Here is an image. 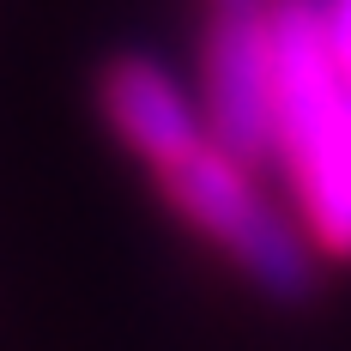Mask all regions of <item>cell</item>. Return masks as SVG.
<instances>
[{"instance_id":"1","label":"cell","mask_w":351,"mask_h":351,"mask_svg":"<svg viewBox=\"0 0 351 351\" xmlns=\"http://www.w3.org/2000/svg\"><path fill=\"white\" fill-rule=\"evenodd\" d=\"M158 194L170 200V212L212 243L237 273H243L261 297L273 303H303L321 279V248L303 230L297 206H279L273 188L261 182V170L206 140L200 152H188L182 164L158 176Z\"/></svg>"},{"instance_id":"2","label":"cell","mask_w":351,"mask_h":351,"mask_svg":"<svg viewBox=\"0 0 351 351\" xmlns=\"http://www.w3.org/2000/svg\"><path fill=\"white\" fill-rule=\"evenodd\" d=\"M273 6H218L200 43V104L224 152L273 164Z\"/></svg>"},{"instance_id":"3","label":"cell","mask_w":351,"mask_h":351,"mask_svg":"<svg viewBox=\"0 0 351 351\" xmlns=\"http://www.w3.org/2000/svg\"><path fill=\"white\" fill-rule=\"evenodd\" d=\"M97 104H104L109 134L152 176H164L170 164H182L188 152H200L212 140L200 91H188L152 55H115L104 67V79H97Z\"/></svg>"},{"instance_id":"4","label":"cell","mask_w":351,"mask_h":351,"mask_svg":"<svg viewBox=\"0 0 351 351\" xmlns=\"http://www.w3.org/2000/svg\"><path fill=\"white\" fill-rule=\"evenodd\" d=\"M327 25H333V49L351 73V0H327Z\"/></svg>"},{"instance_id":"5","label":"cell","mask_w":351,"mask_h":351,"mask_svg":"<svg viewBox=\"0 0 351 351\" xmlns=\"http://www.w3.org/2000/svg\"><path fill=\"white\" fill-rule=\"evenodd\" d=\"M218 6H273V0H212V12H218Z\"/></svg>"}]
</instances>
